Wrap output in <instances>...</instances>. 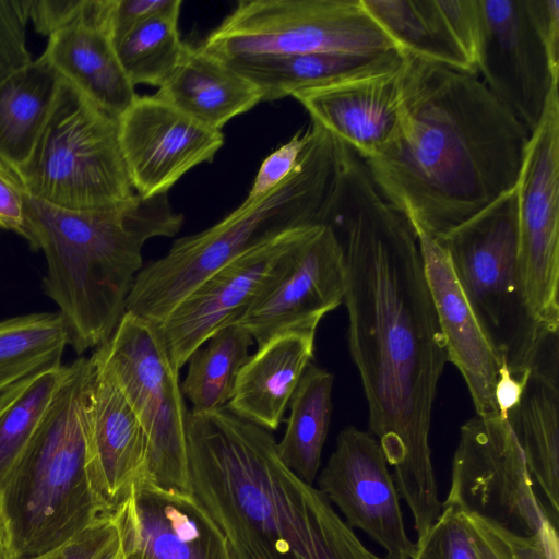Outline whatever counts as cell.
<instances>
[{
  "mask_svg": "<svg viewBox=\"0 0 559 559\" xmlns=\"http://www.w3.org/2000/svg\"><path fill=\"white\" fill-rule=\"evenodd\" d=\"M325 224L344 252L347 341L368 404L369 432L394 468L420 537L442 510L429 433L448 356L418 237L345 143Z\"/></svg>",
  "mask_w": 559,
  "mask_h": 559,
  "instance_id": "6da1fadb",
  "label": "cell"
},
{
  "mask_svg": "<svg viewBox=\"0 0 559 559\" xmlns=\"http://www.w3.org/2000/svg\"><path fill=\"white\" fill-rule=\"evenodd\" d=\"M528 139L477 74L405 53L395 128L364 160L416 235L436 239L515 187Z\"/></svg>",
  "mask_w": 559,
  "mask_h": 559,
  "instance_id": "7a4b0ae2",
  "label": "cell"
},
{
  "mask_svg": "<svg viewBox=\"0 0 559 559\" xmlns=\"http://www.w3.org/2000/svg\"><path fill=\"white\" fill-rule=\"evenodd\" d=\"M271 431L226 406L188 412L192 493L235 559H384L359 540L320 490L280 459Z\"/></svg>",
  "mask_w": 559,
  "mask_h": 559,
  "instance_id": "3957f363",
  "label": "cell"
},
{
  "mask_svg": "<svg viewBox=\"0 0 559 559\" xmlns=\"http://www.w3.org/2000/svg\"><path fill=\"white\" fill-rule=\"evenodd\" d=\"M183 224L168 193L98 209L69 210L27 194L24 239L46 258L43 289L58 307L69 345L82 354L115 331L143 267L142 248Z\"/></svg>",
  "mask_w": 559,
  "mask_h": 559,
  "instance_id": "277c9868",
  "label": "cell"
},
{
  "mask_svg": "<svg viewBox=\"0 0 559 559\" xmlns=\"http://www.w3.org/2000/svg\"><path fill=\"white\" fill-rule=\"evenodd\" d=\"M311 136L289 177L222 221L177 239L162 258L143 265L126 312L158 325L198 285L243 252L290 229L324 224L334 181L338 139L311 120Z\"/></svg>",
  "mask_w": 559,
  "mask_h": 559,
  "instance_id": "5b68a950",
  "label": "cell"
},
{
  "mask_svg": "<svg viewBox=\"0 0 559 559\" xmlns=\"http://www.w3.org/2000/svg\"><path fill=\"white\" fill-rule=\"evenodd\" d=\"M90 358L66 376L1 492L16 559L46 554L111 513L90 473L85 402Z\"/></svg>",
  "mask_w": 559,
  "mask_h": 559,
  "instance_id": "8992f818",
  "label": "cell"
},
{
  "mask_svg": "<svg viewBox=\"0 0 559 559\" xmlns=\"http://www.w3.org/2000/svg\"><path fill=\"white\" fill-rule=\"evenodd\" d=\"M436 240L445 250L496 355L510 376L525 384L558 332H548L538 323L525 298L519 266L516 188Z\"/></svg>",
  "mask_w": 559,
  "mask_h": 559,
  "instance_id": "52a82bcc",
  "label": "cell"
},
{
  "mask_svg": "<svg viewBox=\"0 0 559 559\" xmlns=\"http://www.w3.org/2000/svg\"><path fill=\"white\" fill-rule=\"evenodd\" d=\"M15 171L28 195L69 210L109 206L134 194L118 118L62 79L38 141Z\"/></svg>",
  "mask_w": 559,
  "mask_h": 559,
  "instance_id": "ba28073f",
  "label": "cell"
},
{
  "mask_svg": "<svg viewBox=\"0 0 559 559\" xmlns=\"http://www.w3.org/2000/svg\"><path fill=\"white\" fill-rule=\"evenodd\" d=\"M117 386L145 435L150 476L165 489L192 493L187 419L179 370L157 326L124 312L109 338L90 357Z\"/></svg>",
  "mask_w": 559,
  "mask_h": 559,
  "instance_id": "9c48e42d",
  "label": "cell"
},
{
  "mask_svg": "<svg viewBox=\"0 0 559 559\" xmlns=\"http://www.w3.org/2000/svg\"><path fill=\"white\" fill-rule=\"evenodd\" d=\"M201 46L224 61L312 52L379 55L399 50L361 0L239 1Z\"/></svg>",
  "mask_w": 559,
  "mask_h": 559,
  "instance_id": "30bf717a",
  "label": "cell"
},
{
  "mask_svg": "<svg viewBox=\"0 0 559 559\" xmlns=\"http://www.w3.org/2000/svg\"><path fill=\"white\" fill-rule=\"evenodd\" d=\"M442 504L518 535H533L552 523L536 495L518 439L501 414L476 415L461 426L451 486Z\"/></svg>",
  "mask_w": 559,
  "mask_h": 559,
  "instance_id": "8fae6325",
  "label": "cell"
},
{
  "mask_svg": "<svg viewBox=\"0 0 559 559\" xmlns=\"http://www.w3.org/2000/svg\"><path fill=\"white\" fill-rule=\"evenodd\" d=\"M519 266L528 307L559 331V93L555 86L530 134L516 182Z\"/></svg>",
  "mask_w": 559,
  "mask_h": 559,
  "instance_id": "7c38bea8",
  "label": "cell"
},
{
  "mask_svg": "<svg viewBox=\"0 0 559 559\" xmlns=\"http://www.w3.org/2000/svg\"><path fill=\"white\" fill-rule=\"evenodd\" d=\"M313 226L290 229L243 252L198 285L156 325L176 369L215 332L239 320Z\"/></svg>",
  "mask_w": 559,
  "mask_h": 559,
  "instance_id": "4fadbf2b",
  "label": "cell"
},
{
  "mask_svg": "<svg viewBox=\"0 0 559 559\" xmlns=\"http://www.w3.org/2000/svg\"><path fill=\"white\" fill-rule=\"evenodd\" d=\"M379 441L354 426L337 436L336 447L318 478L319 489L346 524L364 531L385 550L384 559H412L400 493Z\"/></svg>",
  "mask_w": 559,
  "mask_h": 559,
  "instance_id": "5bb4252c",
  "label": "cell"
},
{
  "mask_svg": "<svg viewBox=\"0 0 559 559\" xmlns=\"http://www.w3.org/2000/svg\"><path fill=\"white\" fill-rule=\"evenodd\" d=\"M346 269L343 248L330 225L313 226L290 250L280 275L237 323L258 347L285 331L316 325L343 304Z\"/></svg>",
  "mask_w": 559,
  "mask_h": 559,
  "instance_id": "9a60e30c",
  "label": "cell"
},
{
  "mask_svg": "<svg viewBox=\"0 0 559 559\" xmlns=\"http://www.w3.org/2000/svg\"><path fill=\"white\" fill-rule=\"evenodd\" d=\"M118 126L132 188L143 198L168 193L189 170L211 163L224 145L222 131L201 124L155 95L136 96Z\"/></svg>",
  "mask_w": 559,
  "mask_h": 559,
  "instance_id": "2e32d148",
  "label": "cell"
},
{
  "mask_svg": "<svg viewBox=\"0 0 559 559\" xmlns=\"http://www.w3.org/2000/svg\"><path fill=\"white\" fill-rule=\"evenodd\" d=\"M480 5L484 31L477 73L531 134L559 76L551 70L525 0H480Z\"/></svg>",
  "mask_w": 559,
  "mask_h": 559,
  "instance_id": "e0dca14e",
  "label": "cell"
},
{
  "mask_svg": "<svg viewBox=\"0 0 559 559\" xmlns=\"http://www.w3.org/2000/svg\"><path fill=\"white\" fill-rule=\"evenodd\" d=\"M111 513L122 559H235L224 534L193 493L145 479Z\"/></svg>",
  "mask_w": 559,
  "mask_h": 559,
  "instance_id": "ac0fdd59",
  "label": "cell"
},
{
  "mask_svg": "<svg viewBox=\"0 0 559 559\" xmlns=\"http://www.w3.org/2000/svg\"><path fill=\"white\" fill-rule=\"evenodd\" d=\"M405 53L292 97L362 159L376 156L393 132L400 111Z\"/></svg>",
  "mask_w": 559,
  "mask_h": 559,
  "instance_id": "d6986e66",
  "label": "cell"
},
{
  "mask_svg": "<svg viewBox=\"0 0 559 559\" xmlns=\"http://www.w3.org/2000/svg\"><path fill=\"white\" fill-rule=\"evenodd\" d=\"M427 282L444 338L448 361L466 382L476 414H500V388L514 380L502 365L476 321L440 243L417 235Z\"/></svg>",
  "mask_w": 559,
  "mask_h": 559,
  "instance_id": "ffe728a7",
  "label": "cell"
},
{
  "mask_svg": "<svg viewBox=\"0 0 559 559\" xmlns=\"http://www.w3.org/2000/svg\"><path fill=\"white\" fill-rule=\"evenodd\" d=\"M91 364L85 402L90 473L97 493L112 512L135 485L151 479L148 447L126 399Z\"/></svg>",
  "mask_w": 559,
  "mask_h": 559,
  "instance_id": "44dd1931",
  "label": "cell"
},
{
  "mask_svg": "<svg viewBox=\"0 0 559 559\" xmlns=\"http://www.w3.org/2000/svg\"><path fill=\"white\" fill-rule=\"evenodd\" d=\"M317 328L292 329L258 347L239 370L226 408L243 420L276 430L313 358Z\"/></svg>",
  "mask_w": 559,
  "mask_h": 559,
  "instance_id": "7402d4cb",
  "label": "cell"
},
{
  "mask_svg": "<svg viewBox=\"0 0 559 559\" xmlns=\"http://www.w3.org/2000/svg\"><path fill=\"white\" fill-rule=\"evenodd\" d=\"M559 343L547 348L531 370L507 419L528 471L544 497L551 522L559 515Z\"/></svg>",
  "mask_w": 559,
  "mask_h": 559,
  "instance_id": "603a6c76",
  "label": "cell"
},
{
  "mask_svg": "<svg viewBox=\"0 0 559 559\" xmlns=\"http://www.w3.org/2000/svg\"><path fill=\"white\" fill-rule=\"evenodd\" d=\"M111 16L52 34L40 57L62 80L119 118L138 95L119 61Z\"/></svg>",
  "mask_w": 559,
  "mask_h": 559,
  "instance_id": "cb8c5ba5",
  "label": "cell"
},
{
  "mask_svg": "<svg viewBox=\"0 0 559 559\" xmlns=\"http://www.w3.org/2000/svg\"><path fill=\"white\" fill-rule=\"evenodd\" d=\"M154 95L218 131L262 102L259 90L224 60L188 44L176 70Z\"/></svg>",
  "mask_w": 559,
  "mask_h": 559,
  "instance_id": "d4e9b609",
  "label": "cell"
},
{
  "mask_svg": "<svg viewBox=\"0 0 559 559\" xmlns=\"http://www.w3.org/2000/svg\"><path fill=\"white\" fill-rule=\"evenodd\" d=\"M60 83L59 74L40 56L0 83V157L14 170L38 141Z\"/></svg>",
  "mask_w": 559,
  "mask_h": 559,
  "instance_id": "484cf974",
  "label": "cell"
},
{
  "mask_svg": "<svg viewBox=\"0 0 559 559\" xmlns=\"http://www.w3.org/2000/svg\"><path fill=\"white\" fill-rule=\"evenodd\" d=\"M393 51L396 50L379 55L312 52L225 62L259 90L262 102H272L335 82L383 61Z\"/></svg>",
  "mask_w": 559,
  "mask_h": 559,
  "instance_id": "4316f807",
  "label": "cell"
},
{
  "mask_svg": "<svg viewBox=\"0 0 559 559\" xmlns=\"http://www.w3.org/2000/svg\"><path fill=\"white\" fill-rule=\"evenodd\" d=\"M361 2L372 20L401 52L475 73L450 33L436 0H361Z\"/></svg>",
  "mask_w": 559,
  "mask_h": 559,
  "instance_id": "83f0119b",
  "label": "cell"
},
{
  "mask_svg": "<svg viewBox=\"0 0 559 559\" xmlns=\"http://www.w3.org/2000/svg\"><path fill=\"white\" fill-rule=\"evenodd\" d=\"M334 377L310 364L290 401L283 438L277 442L282 462L304 481L317 477L332 414Z\"/></svg>",
  "mask_w": 559,
  "mask_h": 559,
  "instance_id": "f1b7e54d",
  "label": "cell"
},
{
  "mask_svg": "<svg viewBox=\"0 0 559 559\" xmlns=\"http://www.w3.org/2000/svg\"><path fill=\"white\" fill-rule=\"evenodd\" d=\"M252 344L251 334L233 322L215 332L190 356L180 388L192 405L191 412L209 413L226 406Z\"/></svg>",
  "mask_w": 559,
  "mask_h": 559,
  "instance_id": "f546056e",
  "label": "cell"
},
{
  "mask_svg": "<svg viewBox=\"0 0 559 559\" xmlns=\"http://www.w3.org/2000/svg\"><path fill=\"white\" fill-rule=\"evenodd\" d=\"M67 345L68 330L59 311L0 321V392L34 373L61 366Z\"/></svg>",
  "mask_w": 559,
  "mask_h": 559,
  "instance_id": "4dcf8cb0",
  "label": "cell"
},
{
  "mask_svg": "<svg viewBox=\"0 0 559 559\" xmlns=\"http://www.w3.org/2000/svg\"><path fill=\"white\" fill-rule=\"evenodd\" d=\"M67 366L34 373L0 392V495L66 376Z\"/></svg>",
  "mask_w": 559,
  "mask_h": 559,
  "instance_id": "1f68e13d",
  "label": "cell"
},
{
  "mask_svg": "<svg viewBox=\"0 0 559 559\" xmlns=\"http://www.w3.org/2000/svg\"><path fill=\"white\" fill-rule=\"evenodd\" d=\"M181 3L176 0L114 41L121 67L134 86L160 87L181 61L187 46L178 31Z\"/></svg>",
  "mask_w": 559,
  "mask_h": 559,
  "instance_id": "d6a6232c",
  "label": "cell"
},
{
  "mask_svg": "<svg viewBox=\"0 0 559 559\" xmlns=\"http://www.w3.org/2000/svg\"><path fill=\"white\" fill-rule=\"evenodd\" d=\"M479 559H559L557 526L548 523L533 535H518L476 514L462 512Z\"/></svg>",
  "mask_w": 559,
  "mask_h": 559,
  "instance_id": "836d02e7",
  "label": "cell"
},
{
  "mask_svg": "<svg viewBox=\"0 0 559 559\" xmlns=\"http://www.w3.org/2000/svg\"><path fill=\"white\" fill-rule=\"evenodd\" d=\"M412 559H479L459 509L442 504L439 518L417 538Z\"/></svg>",
  "mask_w": 559,
  "mask_h": 559,
  "instance_id": "e575fe53",
  "label": "cell"
},
{
  "mask_svg": "<svg viewBox=\"0 0 559 559\" xmlns=\"http://www.w3.org/2000/svg\"><path fill=\"white\" fill-rule=\"evenodd\" d=\"M115 0H31L29 21L41 36L100 21L112 14Z\"/></svg>",
  "mask_w": 559,
  "mask_h": 559,
  "instance_id": "d590c367",
  "label": "cell"
},
{
  "mask_svg": "<svg viewBox=\"0 0 559 559\" xmlns=\"http://www.w3.org/2000/svg\"><path fill=\"white\" fill-rule=\"evenodd\" d=\"M31 0H0V83L28 66L26 46Z\"/></svg>",
  "mask_w": 559,
  "mask_h": 559,
  "instance_id": "8d00e7d4",
  "label": "cell"
},
{
  "mask_svg": "<svg viewBox=\"0 0 559 559\" xmlns=\"http://www.w3.org/2000/svg\"><path fill=\"white\" fill-rule=\"evenodd\" d=\"M26 559H122L121 538L112 513L102 516L61 546Z\"/></svg>",
  "mask_w": 559,
  "mask_h": 559,
  "instance_id": "74e56055",
  "label": "cell"
},
{
  "mask_svg": "<svg viewBox=\"0 0 559 559\" xmlns=\"http://www.w3.org/2000/svg\"><path fill=\"white\" fill-rule=\"evenodd\" d=\"M448 28L477 74L484 21L480 0H436Z\"/></svg>",
  "mask_w": 559,
  "mask_h": 559,
  "instance_id": "f35d334b",
  "label": "cell"
},
{
  "mask_svg": "<svg viewBox=\"0 0 559 559\" xmlns=\"http://www.w3.org/2000/svg\"><path fill=\"white\" fill-rule=\"evenodd\" d=\"M311 136L310 124L298 130L288 142L274 150L262 162L246 200H255L274 190L297 167Z\"/></svg>",
  "mask_w": 559,
  "mask_h": 559,
  "instance_id": "ab89813d",
  "label": "cell"
},
{
  "mask_svg": "<svg viewBox=\"0 0 559 559\" xmlns=\"http://www.w3.org/2000/svg\"><path fill=\"white\" fill-rule=\"evenodd\" d=\"M27 192L17 173L0 157V229L25 236Z\"/></svg>",
  "mask_w": 559,
  "mask_h": 559,
  "instance_id": "60d3db41",
  "label": "cell"
},
{
  "mask_svg": "<svg viewBox=\"0 0 559 559\" xmlns=\"http://www.w3.org/2000/svg\"><path fill=\"white\" fill-rule=\"evenodd\" d=\"M525 7L547 51L551 70L559 76V0H525Z\"/></svg>",
  "mask_w": 559,
  "mask_h": 559,
  "instance_id": "b9f144b4",
  "label": "cell"
},
{
  "mask_svg": "<svg viewBox=\"0 0 559 559\" xmlns=\"http://www.w3.org/2000/svg\"><path fill=\"white\" fill-rule=\"evenodd\" d=\"M176 0H115L111 16L114 41L134 26L164 12Z\"/></svg>",
  "mask_w": 559,
  "mask_h": 559,
  "instance_id": "7bdbcfd3",
  "label": "cell"
},
{
  "mask_svg": "<svg viewBox=\"0 0 559 559\" xmlns=\"http://www.w3.org/2000/svg\"><path fill=\"white\" fill-rule=\"evenodd\" d=\"M0 559H16L8 530L0 533Z\"/></svg>",
  "mask_w": 559,
  "mask_h": 559,
  "instance_id": "ee69618b",
  "label": "cell"
},
{
  "mask_svg": "<svg viewBox=\"0 0 559 559\" xmlns=\"http://www.w3.org/2000/svg\"><path fill=\"white\" fill-rule=\"evenodd\" d=\"M5 530H8V527H7V523H5L2 500H1V496H0V533Z\"/></svg>",
  "mask_w": 559,
  "mask_h": 559,
  "instance_id": "f6af8a7d",
  "label": "cell"
}]
</instances>
